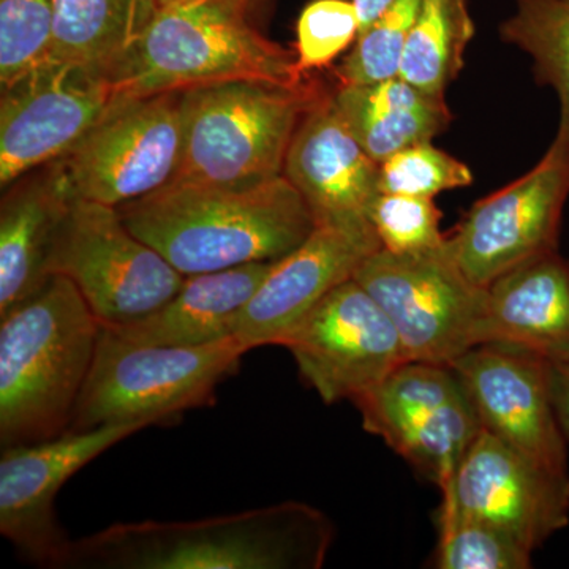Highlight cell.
Listing matches in <instances>:
<instances>
[{
	"label": "cell",
	"instance_id": "obj_3",
	"mask_svg": "<svg viewBox=\"0 0 569 569\" xmlns=\"http://www.w3.org/2000/svg\"><path fill=\"white\" fill-rule=\"evenodd\" d=\"M102 323L67 277L0 317V448L69 432Z\"/></svg>",
	"mask_w": 569,
	"mask_h": 569
},
{
	"label": "cell",
	"instance_id": "obj_15",
	"mask_svg": "<svg viewBox=\"0 0 569 569\" xmlns=\"http://www.w3.org/2000/svg\"><path fill=\"white\" fill-rule=\"evenodd\" d=\"M151 427L122 422L84 432H67L40 443L2 449L0 456V533L22 557L43 568L58 567L70 538L56 516L59 490L81 468Z\"/></svg>",
	"mask_w": 569,
	"mask_h": 569
},
{
	"label": "cell",
	"instance_id": "obj_28",
	"mask_svg": "<svg viewBox=\"0 0 569 569\" xmlns=\"http://www.w3.org/2000/svg\"><path fill=\"white\" fill-rule=\"evenodd\" d=\"M54 0H0V86L48 61Z\"/></svg>",
	"mask_w": 569,
	"mask_h": 569
},
{
	"label": "cell",
	"instance_id": "obj_5",
	"mask_svg": "<svg viewBox=\"0 0 569 569\" xmlns=\"http://www.w3.org/2000/svg\"><path fill=\"white\" fill-rule=\"evenodd\" d=\"M325 91L299 86L236 81L183 91V146L173 181L247 187L283 174L302 116Z\"/></svg>",
	"mask_w": 569,
	"mask_h": 569
},
{
	"label": "cell",
	"instance_id": "obj_22",
	"mask_svg": "<svg viewBox=\"0 0 569 569\" xmlns=\"http://www.w3.org/2000/svg\"><path fill=\"white\" fill-rule=\"evenodd\" d=\"M337 110L356 141L378 163L432 142L452 122L447 100L395 77L370 84H339L332 92Z\"/></svg>",
	"mask_w": 569,
	"mask_h": 569
},
{
	"label": "cell",
	"instance_id": "obj_9",
	"mask_svg": "<svg viewBox=\"0 0 569 569\" xmlns=\"http://www.w3.org/2000/svg\"><path fill=\"white\" fill-rule=\"evenodd\" d=\"M50 274L67 277L103 326L151 316L186 277L123 222L114 206L71 201L50 258Z\"/></svg>",
	"mask_w": 569,
	"mask_h": 569
},
{
	"label": "cell",
	"instance_id": "obj_12",
	"mask_svg": "<svg viewBox=\"0 0 569 569\" xmlns=\"http://www.w3.org/2000/svg\"><path fill=\"white\" fill-rule=\"evenodd\" d=\"M283 347L326 403H355L408 361L395 325L355 279L326 295Z\"/></svg>",
	"mask_w": 569,
	"mask_h": 569
},
{
	"label": "cell",
	"instance_id": "obj_25",
	"mask_svg": "<svg viewBox=\"0 0 569 569\" xmlns=\"http://www.w3.org/2000/svg\"><path fill=\"white\" fill-rule=\"evenodd\" d=\"M512 3L515 11L498 28L500 39L530 56L535 80L559 97V130L569 132V0Z\"/></svg>",
	"mask_w": 569,
	"mask_h": 569
},
{
	"label": "cell",
	"instance_id": "obj_29",
	"mask_svg": "<svg viewBox=\"0 0 569 569\" xmlns=\"http://www.w3.org/2000/svg\"><path fill=\"white\" fill-rule=\"evenodd\" d=\"M361 33L353 0H312L296 22V62L305 77L328 69Z\"/></svg>",
	"mask_w": 569,
	"mask_h": 569
},
{
	"label": "cell",
	"instance_id": "obj_16",
	"mask_svg": "<svg viewBox=\"0 0 569 569\" xmlns=\"http://www.w3.org/2000/svg\"><path fill=\"white\" fill-rule=\"evenodd\" d=\"M481 427L552 470L569 473L567 437L552 402V362L533 351L482 343L451 365Z\"/></svg>",
	"mask_w": 569,
	"mask_h": 569
},
{
	"label": "cell",
	"instance_id": "obj_13",
	"mask_svg": "<svg viewBox=\"0 0 569 569\" xmlns=\"http://www.w3.org/2000/svg\"><path fill=\"white\" fill-rule=\"evenodd\" d=\"M119 100L110 78L52 61L40 63L2 88V190L69 152Z\"/></svg>",
	"mask_w": 569,
	"mask_h": 569
},
{
	"label": "cell",
	"instance_id": "obj_14",
	"mask_svg": "<svg viewBox=\"0 0 569 569\" xmlns=\"http://www.w3.org/2000/svg\"><path fill=\"white\" fill-rule=\"evenodd\" d=\"M440 512L497 527L531 552L569 523V473L552 470L481 429L441 490Z\"/></svg>",
	"mask_w": 569,
	"mask_h": 569
},
{
	"label": "cell",
	"instance_id": "obj_7",
	"mask_svg": "<svg viewBox=\"0 0 569 569\" xmlns=\"http://www.w3.org/2000/svg\"><path fill=\"white\" fill-rule=\"evenodd\" d=\"M183 91L121 99L48 168L69 201L119 206L173 181L183 146Z\"/></svg>",
	"mask_w": 569,
	"mask_h": 569
},
{
	"label": "cell",
	"instance_id": "obj_2",
	"mask_svg": "<svg viewBox=\"0 0 569 569\" xmlns=\"http://www.w3.org/2000/svg\"><path fill=\"white\" fill-rule=\"evenodd\" d=\"M118 209L183 277L280 260L317 228L305 197L283 174L247 187L170 182Z\"/></svg>",
	"mask_w": 569,
	"mask_h": 569
},
{
	"label": "cell",
	"instance_id": "obj_23",
	"mask_svg": "<svg viewBox=\"0 0 569 569\" xmlns=\"http://www.w3.org/2000/svg\"><path fill=\"white\" fill-rule=\"evenodd\" d=\"M160 7L159 0H54L48 61L114 82Z\"/></svg>",
	"mask_w": 569,
	"mask_h": 569
},
{
	"label": "cell",
	"instance_id": "obj_1",
	"mask_svg": "<svg viewBox=\"0 0 569 569\" xmlns=\"http://www.w3.org/2000/svg\"><path fill=\"white\" fill-rule=\"evenodd\" d=\"M335 526L302 501L198 520L121 522L69 539L58 569H320Z\"/></svg>",
	"mask_w": 569,
	"mask_h": 569
},
{
	"label": "cell",
	"instance_id": "obj_34",
	"mask_svg": "<svg viewBox=\"0 0 569 569\" xmlns=\"http://www.w3.org/2000/svg\"><path fill=\"white\" fill-rule=\"evenodd\" d=\"M160 6H167V3L173 2V0H159Z\"/></svg>",
	"mask_w": 569,
	"mask_h": 569
},
{
	"label": "cell",
	"instance_id": "obj_31",
	"mask_svg": "<svg viewBox=\"0 0 569 569\" xmlns=\"http://www.w3.org/2000/svg\"><path fill=\"white\" fill-rule=\"evenodd\" d=\"M441 217L433 198L410 194L380 192L369 209L381 249L392 253L427 252L443 246L448 236L441 233Z\"/></svg>",
	"mask_w": 569,
	"mask_h": 569
},
{
	"label": "cell",
	"instance_id": "obj_8",
	"mask_svg": "<svg viewBox=\"0 0 569 569\" xmlns=\"http://www.w3.org/2000/svg\"><path fill=\"white\" fill-rule=\"evenodd\" d=\"M392 321L408 361L451 366L481 343L488 287L471 282L447 242L418 253L380 249L353 277Z\"/></svg>",
	"mask_w": 569,
	"mask_h": 569
},
{
	"label": "cell",
	"instance_id": "obj_33",
	"mask_svg": "<svg viewBox=\"0 0 569 569\" xmlns=\"http://www.w3.org/2000/svg\"><path fill=\"white\" fill-rule=\"evenodd\" d=\"M353 2L361 20L362 32L387 10L392 0H353Z\"/></svg>",
	"mask_w": 569,
	"mask_h": 569
},
{
	"label": "cell",
	"instance_id": "obj_18",
	"mask_svg": "<svg viewBox=\"0 0 569 569\" xmlns=\"http://www.w3.org/2000/svg\"><path fill=\"white\" fill-rule=\"evenodd\" d=\"M283 176L305 197L318 224L376 231L370 204L380 189V163L361 148L325 91L302 116L288 148Z\"/></svg>",
	"mask_w": 569,
	"mask_h": 569
},
{
	"label": "cell",
	"instance_id": "obj_30",
	"mask_svg": "<svg viewBox=\"0 0 569 569\" xmlns=\"http://www.w3.org/2000/svg\"><path fill=\"white\" fill-rule=\"evenodd\" d=\"M473 183L467 163L441 151L432 142L411 146L380 163L378 189L383 193L436 198L448 190Z\"/></svg>",
	"mask_w": 569,
	"mask_h": 569
},
{
	"label": "cell",
	"instance_id": "obj_10",
	"mask_svg": "<svg viewBox=\"0 0 569 569\" xmlns=\"http://www.w3.org/2000/svg\"><path fill=\"white\" fill-rule=\"evenodd\" d=\"M362 427L445 490L481 432L467 389L451 366L407 361L356 400Z\"/></svg>",
	"mask_w": 569,
	"mask_h": 569
},
{
	"label": "cell",
	"instance_id": "obj_32",
	"mask_svg": "<svg viewBox=\"0 0 569 569\" xmlns=\"http://www.w3.org/2000/svg\"><path fill=\"white\" fill-rule=\"evenodd\" d=\"M550 388H552V402L561 432L569 441V362L552 365Z\"/></svg>",
	"mask_w": 569,
	"mask_h": 569
},
{
	"label": "cell",
	"instance_id": "obj_27",
	"mask_svg": "<svg viewBox=\"0 0 569 569\" xmlns=\"http://www.w3.org/2000/svg\"><path fill=\"white\" fill-rule=\"evenodd\" d=\"M440 569H529L531 550L482 520L440 512Z\"/></svg>",
	"mask_w": 569,
	"mask_h": 569
},
{
	"label": "cell",
	"instance_id": "obj_26",
	"mask_svg": "<svg viewBox=\"0 0 569 569\" xmlns=\"http://www.w3.org/2000/svg\"><path fill=\"white\" fill-rule=\"evenodd\" d=\"M422 0H392L387 10L358 40L337 67L339 84H370L399 77L408 36L421 10Z\"/></svg>",
	"mask_w": 569,
	"mask_h": 569
},
{
	"label": "cell",
	"instance_id": "obj_11",
	"mask_svg": "<svg viewBox=\"0 0 569 569\" xmlns=\"http://www.w3.org/2000/svg\"><path fill=\"white\" fill-rule=\"evenodd\" d=\"M569 198V132L557 130L537 164L503 189L471 206L448 247L471 282L489 287L498 277L559 250Z\"/></svg>",
	"mask_w": 569,
	"mask_h": 569
},
{
	"label": "cell",
	"instance_id": "obj_24",
	"mask_svg": "<svg viewBox=\"0 0 569 569\" xmlns=\"http://www.w3.org/2000/svg\"><path fill=\"white\" fill-rule=\"evenodd\" d=\"M473 37L470 0H422L399 77L421 91L445 97L466 67L467 48Z\"/></svg>",
	"mask_w": 569,
	"mask_h": 569
},
{
	"label": "cell",
	"instance_id": "obj_6",
	"mask_svg": "<svg viewBox=\"0 0 569 569\" xmlns=\"http://www.w3.org/2000/svg\"><path fill=\"white\" fill-rule=\"evenodd\" d=\"M247 351L236 337L198 347L141 346L102 325L69 432L122 422L168 425L186 411L211 407L217 387L233 376Z\"/></svg>",
	"mask_w": 569,
	"mask_h": 569
},
{
	"label": "cell",
	"instance_id": "obj_20",
	"mask_svg": "<svg viewBox=\"0 0 569 569\" xmlns=\"http://www.w3.org/2000/svg\"><path fill=\"white\" fill-rule=\"evenodd\" d=\"M274 263L187 276L181 290L151 316L107 328L141 346L198 347L233 337L236 318Z\"/></svg>",
	"mask_w": 569,
	"mask_h": 569
},
{
	"label": "cell",
	"instance_id": "obj_19",
	"mask_svg": "<svg viewBox=\"0 0 569 569\" xmlns=\"http://www.w3.org/2000/svg\"><path fill=\"white\" fill-rule=\"evenodd\" d=\"M482 343L523 348L552 365L569 362V260L559 250L489 284Z\"/></svg>",
	"mask_w": 569,
	"mask_h": 569
},
{
	"label": "cell",
	"instance_id": "obj_17",
	"mask_svg": "<svg viewBox=\"0 0 569 569\" xmlns=\"http://www.w3.org/2000/svg\"><path fill=\"white\" fill-rule=\"evenodd\" d=\"M381 249L376 231L318 224L293 252L272 264L236 318L233 337L247 348L280 346L326 295L353 279Z\"/></svg>",
	"mask_w": 569,
	"mask_h": 569
},
{
	"label": "cell",
	"instance_id": "obj_21",
	"mask_svg": "<svg viewBox=\"0 0 569 569\" xmlns=\"http://www.w3.org/2000/svg\"><path fill=\"white\" fill-rule=\"evenodd\" d=\"M0 206V317L51 280L52 247L71 201L56 189L47 167L3 189Z\"/></svg>",
	"mask_w": 569,
	"mask_h": 569
},
{
	"label": "cell",
	"instance_id": "obj_4",
	"mask_svg": "<svg viewBox=\"0 0 569 569\" xmlns=\"http://www.w3.org/2000/svg\"><path fill=\"white\" fill-rule=\"evenodd\" d=\"M272 2L173 0L160 7L114 78L119 99L236 81L302 84L310 77L299 71L295 51L261 29Z\"/></svg>",
	"mask_w": 569,
	"mask_h": 569
}]
</instances>
